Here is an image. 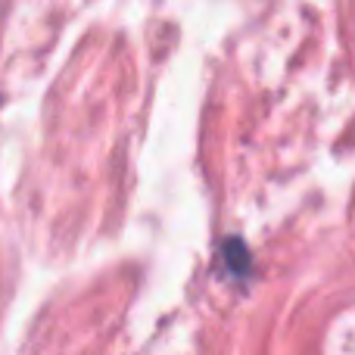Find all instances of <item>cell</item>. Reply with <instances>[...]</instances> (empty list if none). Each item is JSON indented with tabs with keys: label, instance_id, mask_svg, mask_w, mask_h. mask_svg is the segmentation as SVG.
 Here are the masks:
<instances>
[{
	"label": "cell",
	"instance_id": "cell-1",
	"mask_svg": "<svg viewBox=\"0 0 355 355\" xmlns=\"http://www.w3.org/2000/svg\"><path fill=\"white\" fill-rule=\"evenodd\" d=\"M221 256H225V265H227V271H231L234 277H246V275H250V250H246V243L240 237L225 240Z\"/></svg>",
	"mask_w": 355,
	"mask_h": 355
}]
</instances>
